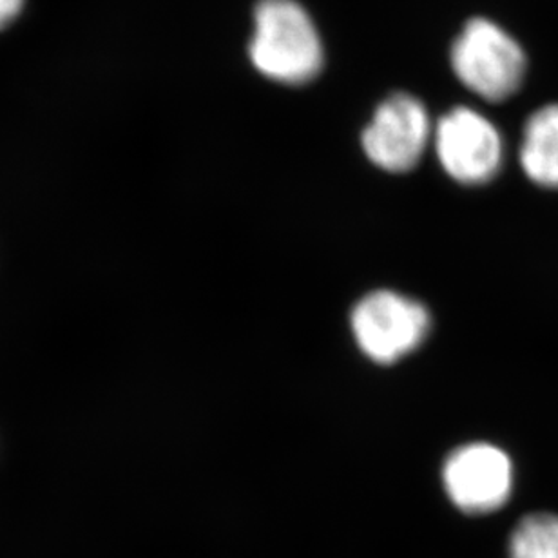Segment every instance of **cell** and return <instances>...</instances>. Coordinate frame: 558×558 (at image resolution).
Listing matches in <instances>:
<instances>
[{"instance_id": "7", "label": "cell", "mask_w": 558, "mask_h": 558, "mask_svg": "<svg viewBox=\"0 0 558 558\" xmlns=\"http://www.w3.org/2000/svg\"><path fill=\"white\" fill-rule=\"evenodd\" d=\"M521 166L526 177L541 187L558 189V104L538 109L527 120Z\"/></svg>"}, {"instance_id": "4", "label": "cell", "mask_w": 558, "mask_h": 558, "mask_svg": "<svg viewBox=\"0 0 558 558\" xmlns=\"http://www.w3.org/2000/svg\"><path fill=\"white\" fill-rule=\"evenodd\" d=\"M446 495L459 510L486 515L510 500L513 492V462L499 446L473 442L462 446L442 466Z\"/></svg>"}, {"instance_id": "8", "label": "cell", "mask_w": 558, "mask_h": 558, "mask_svg": "<svg viewBox=\"0 0 558 558\" xmlns=\"http://www.w3.org/2000/svg\"><path fill=\"white\" fill-rule=\"evenodd\" d=\"M510 558H558V515L538 511L522 519L511 533Z\"/></svg>"}, {"instance_id": "2", "label": "cell", "mask_w": 558, "mask_h": 558, "mask_svg": "<svg viewBox=\"0 0 558 558\" xmlns=\"http://www.w3.org/2000/svg\"><path fill=\"white\" fill-rule=\"evenodd\" d=\"M451 68L477 97L502 102L521 87L526 57L502 27L486 19H473L451 48Z\"/></svg>"}, {"instance_id": "1", "label": "cell", "mask_w": 558, "mask_h": 558, "mask_svg": "<svg viewBox=\"0 0 558 558\" xmlns=\"http://www.w3.org/2000/svg\"><path fill=\"white\" fill-rule=\"evenodd\" d=\"M248 53L262 75L289 86L311 82L323 68L319 33L295 0H262L256 5Z\"/></svg>"}, {"instance_id": "3", "label": "cell", "mask_w": 558, "mask_h": 558, "mask_svg": "<svg viewBox=\"0 0 558 558\" xmlns=\"http://www.w3.org/2000/svg\"><path fill=\"white\" fill-rule=\"evenodd\" d=\"M426 306L392 290H376L354 306L350 327L361 352L377 365L412 354L429 330Z\"/></svg>"}, {"instance_id": "6", "label": "cell", "mask_w": 558, "mask_h": 558, "mask_svg": "<svg viewBox=\"0 0 558 558\" xmlns=\"http://www.w3.org/2000/svg\"><path fill=\"white\" fill-rule=\"evenodd\" d=\"M428 113L417 98L393 95L377 108L363 133V150L383 171L407 172L417 166L428 145Z\"/></svg>"}, {"instance_id": "9", "label": "cell", "mask_w": 558, "mask_h": 558, "mask_svg": "<svg viewBox=\"0 0 558 558\" xmlns=\"http://www.w3.org/2000/svg\"><path fill=\"white\" fill-rule=\"evenodd\" d=\"M24 0H0V29L15 21L22 11Z\"/></svg>"}, {"instance_id": "5", "label": "cell", "mask_w": 558, "mask_h": 558, "mask_svg": "<svg viewBox=\"0 0 558 558\" xmlns=\"http://www.w3.org/2000/svg\"><path fill=\"white\" fill-rule=\"evenodd\" d=\"M435 150L448 177L464 185H483L502 166V138L486 117L470 108L451 109L435 130Z\"/></svg>"}]
</instances>
